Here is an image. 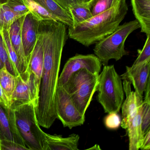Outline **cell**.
Masks as SVG:
<instances>
[{
  "mask_svg": "<svg viewBox=\"0 0 150 150\" xmlns=\"http://www.w3.org/2000/svg\"><path fill=\"white\" fill-rule=\"evenodd\" d=\"M21 16L16 14L6 4L0 5V30H9L12 24Z\"/></svg>",
  "mask_w": 150,
  "mask_h": 150,
  "instance_id": "cb8c5ba5",
  "label": "cell"
},
{
  "mask_svg": "<svg viewBox=\"0 0 150 150\" xmlns=\"http://www.w3.org/2000/svg\"><path fill=\"white\" fill-rule=\"evenodd\" d=\"M88 150H100L101 148H100V146L98 144H96L95 145L93 146L91 148H88Z\"/></svg>",
  "mask_w": 150,
  "mask_h": 150,
  "instance_id": "e575fe53",
  "label": "cell"
},
{
  "mask_svg": "<svg viewBox=\"0 0 150 150\" xmlns=\"http://www.w3.org/2000/svg\"><path fill=\"white\" fill-rule=\"evenodd\" d=\"M140 28L136 20L125 23L119 25L112 34L96 43L94 55L102 64L107 65L110 59L118 61L124 56L129 55V52L125 48V41L132 33Z\"/></svg>",
  "mask_w": 150,
  "mask_h": 150,
  "instance_id": "277c9868",
  "label": "cell"
},
{
  "mask_svg": "<svg viewBox=\"0 0 150 150\" xmlns=\"http://www.w3.org/2000/svg\"><path fill=\"white\" fill-rule=\"evenodd\" d=\"M146 36V39L143 49L138 50V56L132 64L133 65L150 60V35Z\"/></svg>",
  "mask_w": 150,
  "mask_h": 150,
  "instance_id": "f1b7e54d",
  "label": "cell"
},
{
  "mask_svg": "<svg viewBox=\"0 0 150 150\" xmlns=\"http://www.w3.org/2000/svg\"><path fill=\"white\" fill-rule=\"evenodd\" d=\"M142 108L133 117L126 129L129 139V150H139L140 149L144 135L141 127Z\"/></svg>",
  "mask_w": 150,
  "mask_h": 150,
  "instance_id": "ac0fdd59",
  "label": "cell"
},
{
  "mask_svg": "<svg viewBox=\"0 0 150 150\" xmlns=\"http://www.w3.org/2000/svg\"><path fill=\"white\" fill-rule=\"evenodd\" d=\"M67 11L72 19L73 26L71 27L82 23L93 17L88 3L77 2L72 4L68 7Z\"/></svg>",
  "mask_w": 150,
  "mask_h": 150,
  "instance_id": "ffe728a7",
  "label": "cell"
},
{
  "mask_svg": "<svg viewBox=\"0 0 150 150\" xmlns=\"http://www.w3.org/2000/svg\"><path fill=\"white\" fill-rule=\"evenodd\" d=\"M150 60L138 64L126 67V71L121 75L122 80H126L132 84L135 91L143 96L146 84L150 80Z\"/></svg>",
  "mask_w": 150,
  "mask_h": 150,
  "instance_id": "7c38bea8",
  "label": "cell"
},
{
  "mask_svg": "<svg viewBox=\"0 0 150 150\" xmlns=\"http://www.w3.org/2000/svg\"><path fill=\"white\" fill-rule=\"evenodd\" d=\"M40 85L35 75L27 69L16 77V85L11 98L10 108L16 107L30 103L38 104Z\"/></svg>",
  "mask_w": 150,
  "mask_h": 150,
  "instance_id": "52a82bcc",
  "label": "cell"
},
{
  "mask_svg": "<svg viewBox=\"0 0 150 150\" xmlns=\"http://www.w3.org/2000/svg\"><path fill=\"white\" fill-rule=\"evenodd\" d=\"M30 12L38 21L55 20L57 19L52 15L47 9L35 0H23Z\"/></svg>",
  "mask_w": 150,
  "mask_h": 150,
  "instance_id": "44dd1931",
  "label": "cell"
},
{
  "mask_svg": "<svg viewBox=\"0 0 150 150\" xmlns=\"http://www.w3.org/2000/svg\"><path fill=\"white\" fill-rule=\"evenodd\" d=\"M5 4L20 16L25 15L30 12L23 0H8Z\"/></svg>",
  "mask_w": 150,
  "mask_h": 150,
  "instance_id": "83f0119b",
  "label": "cell"
},
{
  "mask_svg": "<svg viewBox=\"0 0 150 150\" xmlns=\"http://www.w3.org/2000/svg\"><path fill=\"white\" fill-rule=\"evenodd\" d=\"M80 137L72 134L66 137L45 133L44 150H79Z\"/></svg>",
  "mask_w": 150,
  "mask_h": 150,
  "instance_id": "5bb4252c",
  "label": "cell"
},
{
  "mask_svg": "<svg viewBox=\"0 0 150 150\" xmlns=\"http://www.w3.org/2000/svg\"><path fill=\"white\" fill-rule=\"evenodd\" d=\"M25 15L20 17L12 24L9 30V34L11 44L20 61L27 70L28 63L24 53L21 37V27Z\"/></svg>",
  "mask_w": 150,
  "mask_h": 150,
  "instance_id": "2e32d148",
  "label": "cell"
},
{
  "mask_svg": "<svg viewBox=\"0 0 150 150\" xmlns=\"http://www.w3.org/2000/svg\"><path fill=\"white\" fill-rule=\"evenodd\" d=\"M38 104L30 103L13 109L17 129L29 150H44L45 132L40 128L37 117Z\"/></svg>",
  "mask_w": 150,
  "mask_h": 150,
  "instance_id": "5b68a950",
  "label": "cell"
},
{
  "mask_svg": "<svg viewBox=\"0 0 150 150\" xmlns=\"http://www.w3.org/2000/svg\"><path fill=\"white\" fill-rule=\"evenodd\" d=\"M44 53L41 36L38 34L37 41L29 59L28 70L32 73L38 84L41 85L43 67Z\"/></svg>",
  "mask_w": 150,
  "mask_h": 150,
  "instance_id": "e0dca14e",
  "label": "cell"
},
{
  "mask_svg": "<svg viewBox=\"0 0 150 150\" xmlns=\"http://www.w3.org/2000/svg\"><path fill=\"white\" fill-rule=\"evenodd\" d=\"M47 9L58 21L64 23L68 27L73 26L71 17L65 9L61 7L54 0H35Z\"/></svg>",
  "mask_w": 150,
  "mask_h": 150,
  "instance_id": "d6986e66",
  "label": "cell"
},
{
  "mask_svg": "<svg viewBox=\"0 0 150 150\" xmlns=\"http://www.w3.org/2000/svg\"><path fill=\"white\" fill-rule=\"evenodd\" d=\"M131 4L141 32L150 35V0H131Z\"/></svg>",
  "mask_w": 150,
  "mask_h": 150,
  "instance_id": "9a60e30c",
  "label": "cell"
},
{
  "mask_svg": "<svg viewBox=\"0 0 150 150\" xmlns=\"http://www.w3.org/2000/svg\"><path fill=\"white\" fill-rule=\"evenodd\" d=\"M124 91L126 99L122 104V115L120 126L126 130L133 117L142 108L143 96L132 90L131 84L126 80L123 81Z\"/></svg>",
  "mask_w": 150,
  "mask_h": 150,
  "instance_id": "30bf717a",
  "label": "cell"
},
{
  "mask_svg": "<svg viewBox=\"0 0 150 150\" xmlns=\"http://www.w3.org/2000/svg\"><path fill=\"white\" fill-rule=\"evenodd\" d=\"M8 0H0V5L6 4Z\"/></svg>",
  "mask_w": 150,
  "mask_h": 150,
  "instance_id": "8d00e7d4",
  "label": "cell"
},
{
  "mask_svg": "<svg viewBox=\"0 0 150 150\" xmlns=\"http://www.w3.org/2000/svg\"><path fill=\"white\" fill-rule=\"evenodd\" d=\"M102 65L99 59L94 54H76L69 58L65 64L59 77L57 86H64L71 76L81 69H86L93 73L99 74Z\"/></svg>",
  "mask_w": 150,
  "mask_h": 150,
  "instance_id": "9c48e42d",
  "label": "cell"
},
{
  "mask_svg": "<svg viewBox=\"0 0 150 150\" xmlns=\"http://www.w3.org/2000/svg\"><path fill=\"white\" fill-rule=\"evenodd\" d=\"M6 67L8 71L14 76L19 75L9 58L6 45L3 40L2 32L0 30V69Z\"/></svg>",
  "mask_w": 150,
  "mask_h": 150,
  "instance_id": "d4e9b609",
  "label": "cell"
},
{
  "mask_svg": "<svg viewBox=\"0 0 150 150\" xmlns=\"http://www.w3.org/2000/svg\"><path fill=\"white\" fill-rule=\"evenodd\" d=\"M91 0H78V2H85V3H88Z\"/></svg>",
  "mask_w": 150,
  "mask_h": 150,
  "instance_id": "d590c367",
  "label": "cell"
},
{
  "mask_svg": "<svg viewBox=\"0 0 150 150\" xmlns=\"http://www.w3.org/2000/svg\"><path fill=\"white\" fill-rule=\"evenodd\" d=\"M104 123L105 127L109 129H117L121 125V117L118 113H108L104 118Z\"/></svg>",
  "mask_w": 150,
  "mask_h": 150,
  "instance_id": "f546056e",
  "label": "cell"
},
{
  "mask_svg": "<svg viewBox=\"0 0 150 150\" xmlns=\"http://www.w3.org/2000/svg\"><path fill=\"white\" fill-rule=\"evenodd\" d=\"M39 23L38 34L42 45L44 63L36 115L40 126L49 129L57 119L56 91L68 34L67 25L59 21L44 20Z\"/></svg>",
  "mask_w": 150,
  "mask_h": 150,
  "instance_id": "6da1fadb",
  "label": "cell"
},
{
  "mask_svg": "<svg viewBox=\"0 0 150 150\" xmlns=\"http://www.w3.org/2000/svg\"><path fill=\"white\" fill-rule=\"evenodd\" d=\"M99 74L86 69L75 72L64 87L77 109L85 115L93 96L97 91Z\"/></svg>",
  "mask_w": 150,
  "mask_h": 150,
  "instance_id": "8992f818",
  "label": "cell"
},
{
  "mask_svg": "<svg viewBox=\"0 0 150 150\" xmlns=\"http://www.w3.org/2000/svg\"><path fill=\"white\" fill-rule=\"evenodd\" d=\"M0 84L11 102V98L16 85V77L10 73L6 67L0 69Z\"/></svg>",
  "mask_w": 150,
  "mask_h": 150,
  "instance_id": "603a6c76",
  "label": "cell"
},
{
  "mask_svg": "<svg viewBox=\"0 0 150 150\" xmlns=\"http://www.w3.org/2000/svg\"><path fill=\"white\" fill-rule=\"evenodd\" d=\"M39 24V21L30 12L25 15L22 25L21 37L23 50L28 63L37 41Z\"/></svg>",
  "mask_w": 150,
  "mask_h": 150,
  "instance_id": "4fadbf2b",
  "label": "cell"
},
{
  "mask_svg": "<svg viewBox=\"0 0 150 150\" xmlns=\"http://www.w3.org/2000/svg\"><path fill=\"white\" fill-rule=\"evenodd\" d=\"M128 11L126 0L118 3L106 12L93 16L73 27H68V36L88 47L112 34L124 20Z\"/></svg>",
  "mask_w": 150,
  "mask_h": 150,
  "instance_id": "7a4b0ae2",
  "label": "cell"
},
{
  "mask_svg": "<svg viewBox=\"0 0 150 150\" xmlns=\"http://www.w3.org/2000/svg\"><path fill=\"white\" fill-rule=\"evenodd\" d=\"M2 32V36L4 42L6 45L9 58L13 66L14 67L19 74L26 71V69L20 61L17 53L14 49L9 37V30H3Z\"/></svg>",
  "mask_w": 150,
  "mask_h": 150,
  "instance_id": "7402d4cb",
  "label": "cell"
},
{
  "mask_svg": "<svg viewBox=\"0 0 150 150\" xmlns=\"http://www.w3.org/2000/svg\"><path fill=\"white\" fill-rule=\"evenodd\" d=\"M97 100L105 113H118L123 102L124 91L121 76L114 65L103 66L99 74Z\"/></svg>",
  "mask_w": 150,
  "mask_h": 150,
  "instance_id": "3957f363",
  "label": "cell"
},
{
  "mask_svg": "<svg viewBox=\"0 0 150 150\" xmlns=\"http://www.w3.org/2000/svg\"><path fill=\"white\" fill-rule=\"evenodd\" d=\"M2 139L26 146L16 126L14 110L0 103V140Z\"/></svg>",
  "mask_w": 150,
  "mask_h": 150,
  "instance_id": "8fae6325",
  "label": "cell"
},
{
  "mask_svg": "<svg viewBox=\"0 0 150 150\" xmlns=\"http://www.w3.org/2000/svg\"><path fill=\"white\" fill-rule=\"evenodd\" d=\"M29 150L28 148L14 141L6 139L0 140V150Z\"/></svg>",
  "mask_w": 150,
  "mask_h": 150,
  "instance_id": "4dcf8cb0",
  "label": "cell"
},
{
  "mask_svg": "<svg viewBox=\"0 0 150 150\" xmlns=\"http://www.w3.org/2000/svg\"><path fill=\"white\" fill-rule=\"evenodd\" d=\"M0 103L7 108H10L11 102L6 95L5 93L2 86L0 84Z\"/></svg>",
  "mask_w": 150,
  "mask_h": 150,
  "instance_id": "1f68e13d",
  "label": "cell"
},
{
  "mask_svg": "<svg viewBox=\"0 0 150 150\" xmlns=\"http://www.w3.org/2000/svg\"><path fill=\"white\" fill-rule=\"evenodd\" d=\"M54 1L61 7L65 9L66 11L70 5L78 2V0H54Z\"/></svg>",
  "mask_w": 150,
  "mask_h": 150,
  "instance_id": "836d02e7",
  "label": "cell"
},
{
  "mask_svg": "<svg viewBox=\"0 0 150 150\" xmlns=\"http://www.w3.org/2000/svg\"><path fill=\"white\" fill-rule=\"evenodd\" d=\"M141 127L144 135L150 130V98H144L143 100Z\"/></svg>",
  "mask_w": 150,
  "mask_h": 150,
  "instance_id": "4316f807",
  "label": "cell"
},
{
  "mask_svg": "<svg viewBox=\"0 0 150 150\" xmlns=\"http://www.w3.org/2000/svg\"><path fill=\"white\" fill-rule=\"evenodd\" d=\"M140 149L142 150H150V130H149L144 135V140Z\"/></svg>",
  "mask_w": 150,
  "mask_h": 150,
  "instance_id": "d6a6232c",
  "label": "cell"
},
{
  "mask_svg": "<svg viewBox=\"0 0 150 150\" xmlns=\"http://www.w3.org/2000/svg\"><path fill=\"white\" fill-rule=\"evenodd\" d=\"M119 0H91L88 2L89 10L93 16L106 12L115 6Z\"/></svg>",
  "mask_w": 150,
  "mask_h": 150,
  "instance_id": "484cf974",
  "label": "cell"
},
{
  "mask_svg": "<svg viewBox=\"0 0 150 150\" xmlns=\"http://www.w3.org/2000/svg\"><path fill=\"white\" fill-rule=\"evenodd\" d=\"M55 105L57 118L61 121L64 127L71 129L84 124L85 115L80 113L63 86L57 87Z\"/></svg>",
  "mask_w": 150,
  "mask_h": 150,
  "instance_id": "ba28073f",
  "label": "cell"
}]
</instances>
